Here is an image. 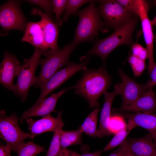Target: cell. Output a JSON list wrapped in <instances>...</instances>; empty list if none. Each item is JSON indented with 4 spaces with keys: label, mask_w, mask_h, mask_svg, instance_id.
Wrapping results in <instances>:
<instances>
[{
    "label": "cell",
    "mask_w": 156,
    "mask_h": 156,
    "mask_svg": "<svg viewBox=\"0 0 156 156\" xmlns=\"http://www.w3.org/2000/svg\"><path fill=\"white\" fill-rule=\"evenodd\" d=\"M83 71L82 77L74 86V93L85 98L90 108L98 107V99L109 87L111 78L103 67L97 70L86 68Z\"/></svg>",
    "instance_id": "obj_1"
},
{
    "label": "cell",
    "mask_w": 156,
    "mask_h": 156,
    "mask_svg": "<svg viewBox=\"0 0 156 156\" xmlns=\"http://www.w3.org/2000/svg\"><path fill=\"white\" fill-rule=\"evenodd\" d=\"M139 18L138 16H133L127 22L116 29L109 36L103 39L96 40L94 46L85 56H99L102 59L103 67L105 68L106 57L115 49L121 45L132 46L134 44L132 36Z\"/></svg>",
    "instance_id": "obj_2"
},
{
    "label": "cell",
    "mask_w": 156,
    "mask_h": 156,
    "mask_svg": "<svg viewBox=\"0 0 156 156\" xmlns=\"http://www.w3.org/2000/svg\"><path fill=\"white\" fill-rule=\"evenodd\" d=\"M77 14L79 16V21L71 42L74 45L76 46L85 42H92L99 31H106L94 1H91L85 9L77 11Z\"/></svg>",
    "instance_id": "obj_3"
},
{
    "label": "cell",
    "mask_w": 156,
    "mask_h": 156,
    "mask_svg": "<svg viewBox=\"0 0 156 156\" xmlns=\"http://www.w3.org/2000/svg\"><path fill=\"white\" fill-rule=\"evenodd\" d=\"M76 46L71 43L67 44L61 49L46 56L41 59L40 64V72L34 86L36 88H41L59 69L68 65L70 55Z\"/></svg>",
    "instance_id": "obj_4"
},
{
    "label": "cell",
    "mask_w": 156,
    "mask_h": 156,
    "mask_svg": "<svg viewBox=\"0 0 156 156\" xmlns=\"http://www.w3.org/2000/svg\"><path fill=\"white\" fill-rule=\"evenodd\" d=\"M42 51L35 48V51L29 59L25 60L17 77V82L15 84L13 91L16 95L21 98V101L25 102L28 95L30 87L34 86L37 77L35 76L36 68L40 64Z\"/></svg>",
    "instance_id": "obj_5"
},
{
    "label": "cell",
    "mask_w": 156,
    "mask_h": 156,
    "mask_svg": "<svg viewBox=\"0 0 156 156\" xmlns=\"http://www.w3.org/2000/svg\"><path fill=\"white\" fill-rule=\"evenodd\" d=\"M18 118L15 112L7 117L4 110L0 112V137L11 148L12 151L16 152L17 148L27 138L33 139L30 133H25L20 127Z\"/></svg>",
    "instance_id": "obj_6"
},
{
    "label": "cell",
    "mask_w": 156,
    "mask_h": 156,
    "mask_svg": "<svg viewBox=\"0 0 156 156\" xmlns=\"http://www.w3.org/2000/svg\"><path fill=\"white\" fill-rule=\"evenodd\" d=\"M97 10L105 27L115 29L129 21L133 16L116 0L99 1Z\"/></svg>",
    "instance_id": "obj_7"
},
{
    "label": "cell",
    "mask_w": 156,
    "mask_h": 156,
    "mask_svg": "<svg viewBox=\"0 0 156 156\" xmlns=\"http://www.w3.org/2000/svg\"><path fill=\"white\" fill-rule=\"evenodd\" d=\"M21 1L10 0L0 8V25L4 31L11 30L25 31L27 23L20 8Z\"/></svg>",
    "instance_id": "obj_8"
},
{
    "label": "cell",
    "mask_w": 156,
    "mask_h": 156,
    "mask_svg": "<svg viewBox=\"0 0 156 156\" xmlns=\"http://www.w3.org/2000/svg\"><path fill=\"white\" fill-rule=\"evenodd\" d=\"M82 62L79 63L70 62L64 68L55 74L41 88V92L38 100L32 106L34 107L39 104L42 100L53 90L61 86L62 83L77 72L83 71L87 68L89 57H82Z\"/></svg>",
    "instance_id": "obj_9"
},
{
    "label": "cell",
    "mask_w": 156,
    "mask_h": 156,
    "mask_svg": "<svg viewBox=\"0 0 156 156\" xmlns=\"http://www.w3.org/2000/svg\"><path fill=\"white\" fill-rule=\"evenodd\" d=\"M138 11V16L141 20L142 31L148 53L149 60L148 71L149 74L155 67L156 64L153 57L154 36L152 25L148 16L149 7L145 1L137 0Z\"/></svg>",
    "instance_id": "obj_10"
},
{
    "label": "cell",
    "mask_w": 156,
    "mask_h": 156,
    "mask_svg": "<svg viewBox=\"0 0 156 156\" xmlns=\"http://www.w3.org/2000/svg\"><path fill=\"white\" fill-rule=\"evenodd\" d=\"M31 14L33 15H38L41 18L38 22L42 28L45 43L48 50L55 52L60 50L57 44L59 29L55 22L40 9L33 8Z\"/></svg>",
    "instance_id": "obj_11"
},
{
    "label": "cell",
    "mask_w": 156,
    "mask_h": 156,
    "mask_svg": "<svg viewBox=\"0 0 156 156\" xmlns=\"http://www.w3.org/2000/svg\"><path fill=\"white\" fill-rule=\"evenodd\" d=\"M21 65L17 57L7 51L4 53L0 66V83L5 88L13 91L14 78L18 76Z\"/></svg>",
    "instance_id": "obj_12"
},
{
    "label": "cell",
    "mask_w": 156,
    "mask_h": 156,
    "mask_svg": "<svg viewBox=\"0 0 156 156\" xmlns=\"http://www.w3.org/2000/svg\"><path fill=\"white\" fill-rule=\"evenodd\" d=\"M72 89H74V86L63 89L56 93H53L50 96L46 97L37 105L32 106L23 114L20 118L21 122L27 118L45 116L56 112L55 108L59 99L66 92Z\"/></svg>",
    "instance_id": "obj_13"
},
{
    "label": "cell",
    "mask_w": 156,
    "mask_h": 156,
    "mask_svg": "<svg viewBox=\"0 0 156 156\" xmlns=\"http://www.w3.org/2000/svg\"><path fill=\"white\" fill-rule=\"evenodd\" d=\"M115 90L111 92L106 91L103 93L105 96L104 104L100 116V124L97 130L96 137L99 138L108 136L111 134L108 128L111 118V110L114 98L117 94H121L122 89V83H118L115 86Z\"/></svg>",
    "instance_id": "obj_14"
},
{
    "label": "cell",
    "mask_w": 156,
    "mask_h": 156,
    "mask_svg": "<svg viewBox=\"0 0 156 156\" xmlns=\"http://www.w3.org/2000/svg\"><path fill=\"white\" fill-rule=\"evenodd\" d=\"M122 80V105L125 106L134 103L146 90L145 84H140L129 77L121 69L118 71Z\"/></svg>",
    "instance_id": "obj_15"
},
{
    "label": "cell",
    "mask_w": 156,
    "mask_h": 156,
    "mask_svg": "<svg viewBox=\"0 0 156 156\" xmlns=\"http://www.w3.org/2000/svg\"><path fill=\"white\" fill-rule=\"evenodd\" d=\"M62 111L58 112L56 118L51 116L50 114L36 120L31 118H27L30 133L34 138L37 135L44 133L54 132L62 118Z\"/></svg>",
    "instance_id": "obj_16"
},
{
    "label": "cell",
    "mask_w": 156,
    "mask_h": 156,
    "mask_svg": "<svg viewBox=\"0 0 156 156\" xmlns=\"http://www.w3.org/2000/svg\"><path fill=\"white\" fill-rule=\"evenodd\" d=\"M24 32L22 41L30 44L35 48L41 49L42 51V54L50 51L46 48L43 31L38 22H28Z\"/></svg>",
    "instance_id": "obj_17"
},
{
    "label": "cell",
    "mask_w": 156,
    "mask_h": 156,
    "mask_svg": "<svg viewBox=\"0 0 156 156\" xmlns=\"http://www.w3.org/2000/svg\"><path fill=\"white\" fill-rule=\"evenodd\" d=\"M156 108V96L151 89L144 92L133 103L122 106L120 109L125 111L139 113L152 112Z\"/></svg>",
    "instance_id": "obj_18"
},
{
    "label": "cell",
    "mask_w": 156,
    "mask_h": 156,
    "mask_svg": "<svg viewBox=\"0 0 156 156\" xmlns=\"http://www.w3.org/2000/svg\"><path fill=\"white\" fill-rule=\"evenodd\" d=\"M125 115L129 120L127 127L129 130L139 126L148 131L150 134L156 133V114L139 112Z\"/></svg>",
    "instance_id": "obj_19"
},
{
    "label": "cell",
    "mask_w": 156,
    "mask_h": 156,
    "mask_svg": "<svg viewBox=\"0 0 156 156\" xmlns=\"http://www.w3.org/2000/svg\"><path fill=\"white\" fill-rule=\"evenodd\" d=\"M153 139L147 137L127 141L129 148L136 156H156V150Z\"/></svg>",
    "instance_id": "obj_20"
},
{
    "label": "cell",
    "mask_w": 156,
    "mask_h": 156,
    "mask_svg": "<svg viewBox=\"0 0 156 156\" xmlns=\"http://www.w3.org/2000/svg\"><path fill=\"white\" fill-rule=\"evenodd\" d=\"M83 132L79 127L76 130L61 131L60 136L61 148L75 144H81L82 143L81 136Z\"/></svg>",
    "instance_id": "obj_21"
},
{
    "label": "cell",
    "mask_w": 156,
    "mask_h": 156,
    "mask_svg": "<svg viewBox=\"0 0 156 156\" xmlns=\"http://www.w3.org/2000/svg\"><path fill=\"white\" fill-rule=\"evenodd\" d=\"M98 108L95 109L87 117L82 124L79 127L86 134L92 137H96Z\"/></svg>",
    "instance_id": "obj_22"
},
{
    "label": "cell",
    "mask_w": 156,
    "mask_h": 156,
    "mask_svg": "<svg viewBox=\"0 0 156 156\" xmlns=\"http://www.w3.org/2000/svg\"><path fill=\"white\" fill-rule=\"evenodd\" d=\"M45 151L44 146L37 145L32 141L23 142L17 148V156H36L39 153Z\"/></svg>",
    "instance_id": "obj_23"
},
{
    "label": "cell",
    "mask_w": 156,
    "mask_h": 156,
    "mask_svg": "<svg viewBox=\"0 0 156 156\" xmlns=\"http://www.w3.org/2000/svg\"><path fill=\"white\" fill-rule=\"evenodd\" d=\"M64 125V124L61 118L56 130L54 132L53 137L46 156H57L58 153L61 148L60 136Z\"/></svg>",
    "instance_id": "obj_24"
},
{
    "label": "cell",
    "mask_w": 156,
    "mask_h": 156,
    "mask_svg": "<svg viewBox=\"0 0 156 156\" xmlns=\"http://www.w3.org/2000/svg\"><path fill=\"white\" fill-rule=\"evenodd\" d=\"M92 0H69L62 18L63 22H66L69 17L71 15H77V10L84 4L90 2Z\"/></svg>",
    "instance_id": "obj_25"
},
{
    "label": "cell",
    "mask_w": 156,
    "mask_h": 156,
    "mask_svg": "<svg viewBox=\"0 0 156 156\" xmlns=\"http://www.w3.org/2000/svg\"><path fill=\"white\" fill-rule=\"evenodd\" d=\"M127 127L115 134V136L102 150L106 151L121 145L125 141L130 131H127Z\"/></svg>",
    "instance_id": "obj_26"
},
{
    "label": "cell",
    "mask_w": 156,
    "mask_h": 156,
    "mask_svg": "<svg viewBox=\"0 0 156 156\" xmlns=\"http://www.w3.org/2000/svg\"><path fill=\"white\" fill-rule=\"evenodd\" d=\"M68 1L67 0H51L53 12L55 13V23L57 26H61L63 24L60 16L65 10Z\"/></svg>",
    "instance_id": "obj_27"
},
{
    "label": "cell",
    "mask_w": 156,
    "mask_h": 156,
    "mask_svg": "<svg viewBox=\"0 0 156 156\" xmlns=\"http://www.w3.org/2000/svg\"><path fill=\"white\" fill-rule=\"evenodd\" d=\"M129 62L135 77L140 75L146 68L145 61L132 55L129 57Z\"/></svg>",
    "instance_id": "obj_28"
},
{
    "label": "cell",
    "mask_w": 156,
    "mask_h": 156,
    "mask_svg": "<svg viewBox=\"0 0 156 156\" xmlns=\"http://www.w3.org/2000/svg\"><path fill=\"white\" fill-rule=\"evenodd\" d=\"M127 127L123 119L119 116L111 117L108 126L109 130L111 133L116 134Z\"/></svg>",
    "instance_id": "obj_29"
},
{
    "label": "cell",
    "mask_w": 156,
    "mask_h": 156,
    "mask_svg": "<svg viewBox=\"0 0 156 156\" xmlns=\"http://www.w3.org/2000/svg\"><path fill=\"white\" fill-rule=\"evenodd\" d=\"M31 4L37 5L42 8L45 13L53 20V8L51 0H28L25 1Z\"/></svg>",
    "instance_id": "obj_30"
},
{
    "label": "cell",
    "mask_w": 156,
    "mask_h": 156,
    "mask_svg": "<svg viewBox=\"0 0 156 156\" xmlns=\"http://www.w3.org/2000/svg\"><path fill=\"white\" fill-rule=\"evenodd\" d=\"M132 55L143 60L148 58L149 55L147 48L138 43H134L132 46Z\"/></svg>",
    "instance_id": "obj_31"
},
{
    "label": "cell",
    "mask_w": 156,
    "mask_h": 156,
    "mask_svg": "<svg viewBox=\"0 0 156 156\" xmlns=\"http://www.w3.org/2000/svg\"><path fill=\"white\" fill-rule=\"evenodd\" d=\"M116 1L133 15L139 16L137 0H117Z\"/></svg>",
    "instance_id": "obj_32"
},
{
    "label": "cell",
    "mask_w": 156,
    "mask_h": 156,
    "mask_svg": "<svg viewBox=\"0 0 156 156\" xmlns=\"http://www.w3.org/2000/svg\"><path fill=\"white\" fill-rule=\"evenodd\" d=\"M156 84V64L150 73V77L148 82L145 84L146 90L151 89Z\"/></svg>",
    "instance_id": "obj_33"
},
{
    "label": "cell",
    "mask_w": 156,
    "mask_h": 156,
    "mask_svg": "<svg viewBox=\"0 0 156 156\" xmlns=\"http://www.w3.org/2000/svg\"><path fill=\"white\" fill-rule=\"evenodd\" d=\"M80 155L75 151L63 148H61L57 156H80Z\"/></svg>",
    "instance_id": "obj_34"
},
{
    "label": "cell",
    "mask_w": 156,
    "mask_h": 156,
    "mask_svg": "<svg viewBox=\"0 0 156 156\" xmlns=\"http://www.w3.org/2000/svg\"><path fill=\"white\" fill-rule=\"evenodd\" d=\"M121 145L122 147V156H136L130 149L127 141H124Z\"/></svg>",
    "instance_id": "obj_35"
},
{
    "label": "cell",
    "mask_w": 156,
    "mask_h": 156,
    "mask_svg": "<svg viewBox=\"0 0 156 156\" xmlns=\"http://www.w3.org/2000/svg\"><path fill=\"white\" fill-rule=\"evenodd\" d=\"M11 148L9 145L6 144L5 145H1L0 156H11Z\"/></svg>",
    "instance_id": "obj_36"
},
{
    "label": "cell",
    "mask_w": 156,
    "mask_h": 156,
    "mask_svg": "<svg viewBox=\"0 0 156 156\" xmlns=\"http://www.w3.org/2000/svg\"><path fill=\"white\" fill-rule=\"evenodd\" d=\"M82 149L83 148H82ZM84 151L83 152L82 154L80 155V156H100V155L103 151V150H100L96 151L95 152H90L88 151Z\"/></svg>",
    "instance_id": "obj_37"
},
{
    "label": "cell",
    "mask_w": 156,
    "mask_h": 156,
    "mask_svg": "<svg viewBox=\"0 0 156 156\" xmlns=\"http://www.w3.org/2000/svg\"><path fill=\"white\" fill-rule=\"evenodd\" d=\"M119 148L114 151L109 156H122V147L121 145H120Z\"/></svg>",
    "instance_id": "obj_38"
},
{
    "label": "cell",
    "mask_w": 156,
    "mask_h": 156,
    "mask_svg": "<svg viewBox=\"0 0 156 156\" xmlns=\"http://www.w3.org/2000/svg\"><path fill=\"white\" fill-rule=\"evenodd\" d=\"M154 141V144L156 150V133L150 134Z\"/></svg>",
    "instance_id": "obj_39"
},
{
    "label": "cell",
    "mask_w": 156,
    "mask_h": 156,
    "mask_svg": "<svg viewBox=\"0 0 156 156\" xmlns=\"http://www.w3.org/2000/svg\"><path fill=\"white\" fill-rule=\"evenodd\" d=\"M151 24L153 25H156V16L151 21Z\"/></svg>",
    "instance_id": "obj_40"
},
{
    "label": "cell",
    "mask_w": 156,
    "mask_h": 156,
    "mask_svg": "<svg viewBox=\"0 0 156 156\" xmlns=\"http://www.w3.org/2000/svg\"><path fill=\"white\" fill-rule=\"evenodd\" d=\"M154 40L156 42V35L154 36Z\"/></svg>",
    "instance_id": "obj_41"
}]
</instances>
